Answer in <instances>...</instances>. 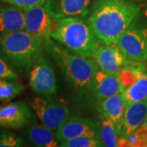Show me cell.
I'll return each mask as SVG.
<instances>
[{"label":"cell","mask_w":147,"mask_h":147,"mask_svg":"<svg viewBox=\"0 0 147 147\" xmlns=\"http://www.w3.org/2000/svg\"><path fill=\"white\" fill-rule=\"evenodd\" d=\"M44 52L60 69L75 99L92 100V82L98 69L94 60L70 53L52 38L45 40Z\"/></svg>","instance_id":"obj_1"},{"label":"cell","mask_w":147,"mask_h":147,"mask_svg":"<svg viewBox=\"0 0 147 147\" xmlns=\"http://www.w3.org/2000/svg\"><path fill=\"white\" fill-rule=\"evenodd\" d=\"M142 8L131 0H93L88 21L102 44H116Z\"/></svg>","instance_id":"obj_2"},{"label":"cell","mask_w":147,"mask_h":147,"mask_svg":"<svg viewBox=\"0 0 147 147\" xmlns=\"http://www.w3.org/2000/svg\"><path fill=\"white\" fill-rule=\"evenodd\" d=\"M51 38L70 53L84 57L92 58L95 51L101 44L87 17H65L56 20Z\"/></svg>","instance_id":"obj_3"},{"label":"cell","mask_w":147,"mask_h":147,"mask_svg":"<svg viewBox=\"0 0 147 147\" xmlns=\"http://www.w3.org/2000/svg\"><path fill=\"white\" fill-rule=\"evenodd\" d=\"M42 39L23 30L0 35V57L17 74H29L38 56L44 52Z\"/></svg>","instance_id":"obj_4"},{"label":"cell","mask_w":147,"mask_h":147,"mask_svg":"<svg viewBox=\"0 0 147 147\" xmlns=\"http://www.w3.org/2000/svg\"><path fill=\"white\" fill-rule=\"evenodd\" d=\"M116 44L128 60L146 61L147 6L142 7Z\"/></svg>","instance_id":"obj_5"},{"label":"cell","mask_w":147,"mask_h":147,"mask_svg":"<svg viewBox=\"0 0 147 147\" xmlns=\"http://www.w3.org/2000/svg\"><path fill=\"white\" fill-rule=\"evenodd\" d=\"M29 86L33 92L43 96L57 92V83L49 57L43 52L37 57L29 72Z\"/></svg>","instance_id":"obj_6"},{"label":"cell","mask_w":147,"mask_h":147,"mask_svg":"<svg viewBox=\"0 0 147 147\" xmlns=\"http://www.w3.org/2000/svg\"><path fill=\"white\" fill-rule=\"evenodd\" d=\"M30 106L43 126L56 131L69 117V110L53 99L36 96L30 101Z\"/></svg>","instance_id":"obj_7"},{"label":"cell","mask_w":147,"mask_h":147,"mask_svg":"<svg viewBox=\"0 0 147 147\" xmlns=\"http://www.w3.org/2000/svg\"><path fill=\"white\" fill-rule=\"evenodd\" d=\"M92 0H45L43 7L55 21L65 17H88Z\"/></svg>","instance_id":"obj_8"},{"label":"cell","mask_w":147,"mask_h":147,"mask_svg":"<svg viewBox=\"0 0 147 147\" xmlns=\"http://www.w3.org/2000/svg\"><path fill=\"white\" fill-rule=\"evenodd\" d=\"M99 132L100 123L79 116H69L55 131L56 137L59 142L69 138L84 135H89L99 138Z\"/></svg>","instance_id":"obj_9"},{"label":"cell","mask_w":147,"mask_h":147,"mask_svg":"<svg viewBox=\"0 0 147 147\" xmlns=\"http://www.w3.org/2000/svg\"><path fill=\"white\" fill-rule=\"evenodd\" d=\"M92 58L99 69L115 76L130 61L121 52L117 44L101 43L95 51Z\"/></svg>","instance_id":"obj_10"},{"label":"cell","mask_w":147,"mask_h":147,"mask_svg":"<svg viewBox=\"0 0 147 147\" xmlns=\"http://www.w3.org/2000/svg\"><path fill=\"white\" fill-rule=\"evenodd\" d=\"M33 118L31 110L23 101L0 105V127L20 129L28 125Z\"/></svg>","instance_id":"obj_11"},{"label":"cell","mask_w":147,"mask_h":147,"mask_svg":"<svg viewBox=\"0 0 147 147\" xmlns=\"http://www.w3.org/2000/svg\"><path fill=\"white\" fill-rule=\"evenodd\" d=\"M25 30L45 41L51 38L52 17L43 5H38L24 10Z\"/></svg>","instance_id":"obj_12"},{"label":"cell","mask_w":147,"mask_h":147,"mask_svg":"<svg viewBox=\"0 0 147 147\" xmlns=\"http://www.w3.org/2000/svg\"><path fill=\"white\" fill-rule=\"evenodd\" d=\"M147 114V100L137 101L126 105L121 120L119 138L127 139L141 126Z\"/></svg>","instance_id":"obj_13"},{"label":"cell","mask_w":147,"mask_h":147,"mask_svg":"<svg viewBox=\"0 0 147 147\" xmlns=\"http://www.w3.org/2000/svg\"><path fill=\"white\" fill-rule=\"evenodd\" d=\"M122 92V87L115 75L97 69L92 86V99L99 102L112 95Z\"/></svg>","instance_id":"obj_14"},{"label":"cell","mask_w":147,"mask_h":147,"mask_svg":"<svg viewBox=\"0 0 147 147\" xmlns=\"http://www.w3.org/2000/svg\"><path fill=\"white\" fill-rule=\"evenodd\" d=\"M25 30L24 10L15 6L0 3V35Z\"/></svg>","instance_id":"obj_15"},{"label":"cell","mask_w":147,"mask_h":147,"mask_svg":"<svg viewBox=\"0 0 147 147\" xmlns=\"http://www.w3.org/2000/svg\"><path fill=\"white\" fill-rule=\"evenodd\" d=\"M126 101L122 92L110 96L99 101L97 111L100 116L105 117L114 122L120 131L121 120L126 108Z\"/></svg>","instance_id":"obj_16"},{"label":"cell","mask_w":147,"mask_h":147,"mask_svg":"<svg viewBox=\"0 0 147 147\" xmlns=\"http://www.w3.org/2000/svg\"><path fill=\"white\" fill-rule=\"evenodd\" d=\"M127 105L137 101L147 100V66L141 65L138 75L132 84L122 92Z\"/></svg>","instance_id":"obj_17"},{"label":"cell","mask_w":147,"mask_h":147,"mask_svg":"<svg viewBox=\"0 0 147 147\" xmlns=\"http://www.w3.org/2000/svg\"><path fill=\"white\" fill-rule=\"evenodd\" d=\"M28 139L35 146L39 147L59 146L55 131L43 125H32L26 130Z\"/></svg>","instance_id":"obj_18"},{"label":"cell","mask_w":147,"mask_h":147,"mask_svg":"<svg viewBox=\"0 0 147 147\" xmlns=\"http://www.w3.org/2000/svg\"><path fill=\"white\" fill-rule=\"evenodd\" d=\"M100 118L99 138L101 142L106 147L119 146L120 131L113 121L103 116H100Z\"/></svg>","instance_id":"obj_19"},{"label":"cell","mask_w":147,"mask_h":147,"mask_svg":"<svg viewBox=\"0 0 147 147\" xmlns=\"http://www.w3.org/2000/svg\"><path fill=\"white\" fill-rule=\"evenodd\" d=\"M26 89L17 80L0 79V101H7L17 97Z\"/></svg>","instance_id":"obj_20"},{"label":"cell","mask_w":147,"mask_h":147,"mask_svg":"<svg viewBox=\"0 0 147 147\" xmlns=\"http://www.w3.org/2000/svg\"><path fill=\"white\" fill-rule=\"evenodd\" d=\"M59 146L61 147H103L104 144L99 138L84 135L79 137L69 138L59 142Z\"/></svg>","instance_id":"obj_21"},{"label":"cell","mask_w":147,"mask_h":147,"mask_svg":"<svg viewBox=\"0 0 147 147\" xmlns=\"http://www.w3.org/2000/svg\"><path fill=\"white\" fill-rule=\"evenodd\" d=\"M24 142L21 137L8 130H0V147H21Z\"/></svg>","instance_id":"obj_22"},{"label":"cell","mask_w":147,"mask_h":147,"mask_svg":"<svg viewBox=\"0 0 147 147\" xmlns=\"http://www.w3.org/2000/svg\"><path fill=\"white\" fill-rule=\"evenodd\" d=\"M0 2L26 10L35 6L43 5L45 0H0Z\"/></svg>","instance_id":"obj_23"},{"label":"cell","mask_w":147,"mask_h":147,"mask_svg":"<svg viewBox=\"0 0 147 147\" xmlns=\"http://www.w3.org/2000/svg\"><path fill=\"white\" fill-rule=\"evenodd\" d=\"M0 79L18 80L19 75L9 64L0 57Z\"/></svg>","instance_id":"obj_24"},{"label":"cell","mask_w":147,"mask_h":147,"mask_svg":"<svg viewBox=\"0 0 147 147\" xmlns=\"http://www.w3.org/2000/svg\"><path fill=\"white\" fill-rule=\"evenodd\" d=\"M134 132H136L142 140L147 142V114L142 125L139 127Z\"/></svg>","instance_id":"obj_25"},{"label":"cell","mask_w":147,"mask_h":147,"mask_svg":"<svg viewBox=\"0 0 147 147\" xmlns=\"http://www.w3.org/2000/svg\"><path fill=\"white\" fill-rule=\"evenodd\" d=\"M131 1H134V2H137V3H140V2H146L147 0H131Z\"/></svg>","instance_id":"obj_26"},{"label":"cell","mask_w":147,"mask_h":147,"mask_svg":"<svg viewBox=\"0 0 147 147\" xmlns=\"http://www.w3.org/2000/svg\"><path fill=\"white\" fill-rule=\"evenodd\" d=\"M146 61H147V57H146Z\"/></svg>","instance_id":"obj_27"}]
</instances>
